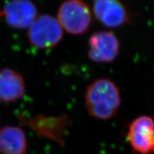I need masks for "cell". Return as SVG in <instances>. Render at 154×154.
Instances as JSON below:
<instances>
[{"instance_id": "cell-2", "label": "cell", "mask_w": 154, "mask_h": 154, "mask_svg": "<svg viewBox=\"0 0 154 154\" xmlns=\"http://www.w3.org/2000/svg\"><path fill=\"white\" fill-rule=\"evenodd\" d=\"M57 19L68 33L81 35L89 29L92 14L90 7L83 0H66L58 9Z\"/></svg>"}, {"instance_id": "cell-10", "label": "cell", "mask_w": 154, "mask_h": 154, "mask_svg": "<svg viewBox=\"0 0 154 154\" xmlns=\"http://www.w3.org/2000/svg\"><path fill=\"white\" fill-rule=\"evenodd\" d=\"M27 140L19 127L7 126L0 129V154H26Z\"/></svg>"}, {"instance_id": "cell-5", "label": "cell", "mask_w": 154, "mask_h": 154, "mask_svg": "<svg viewBox=\"0 0 154 154\" xmlns=\"http://www.w3.org/2000/svg\"><path fill=\"white\" fill-rule=\"evenodd\" d=\"M131 146L139 154H154V120L140 116L132 121L127 134Z\"/></svg>"}, {"instance_id": "cell-6", "label": "cell", "mask_w": 154, "mask_h": 154, "mask_svg": "<svg viewBox=\"0 0 154 154\" xmlns=\"http://www.w3.org/2000/svg\"><path fill=\"white\" fill-rule=\"evenodd\" d=\"M2 15L11 27L29 29L37 17L36 6L30 0H11L4 6Z\"/></svg>"}, {"instance_id": "cell-3", "label": "cell", "mask_w": 154, "mask_h": 154, "mask_svg": "<svg viewBox=\"0 0 154 154\" xmlns=\"http://www.w3.org/2000/svg\"><path fill=\"white\" fill-rule=\"evenodd\" d=\"M63 29L57 19L49 14L37 17L28 31L30 44L41 49H51L63 38Z\"/></svg>"}, {"instance_id": "cell-4", "label": "cell", "mask_w": 154, "mask_h": 154, "mask_svg": "<svg viewBox=\"0 0 154 154\" xmlns=\"http://www.w3.org/2000/svg\"><path fill=\"white\" fill-rule=\"evenodd\" d=\"M120 43L113 32L100 31L88 39V55L92 61L99 63H111L118 57Z\"/></svg>"}, {"instance_id": "cell-9", "label": "cell", "mask_w": 154, "mask_h": 154, "mask_svg": "<svg viewBox=\"0 0 154 154\" xmlns=\"http://www.w3.org/2000/svg\"><path fill=\"white\" fill-rule=\"evenodd\" d=\"M24 93V81L18 72L9 68L0 70V102L14 103Z\"/></svg>"}, {"instance_id": "cell-8", "label": "cell", "mask_w": 154, "mask_h": 154, "mask_svg": "<svg viewBox=\"0 0 154 154\" xmlns=\"http://www.w3.org/2000/svg\"><path fill=\"white\" fill-rule=\"evenodd\" d=\"M69 119L66 115L58 117L37 116L30 120V127L39 135L52 139L57 143H64L63 138L66 132Z\"/></svg>"}, {"instance_id": "cell-1", "label": "cell", "mask_w": 154, "mask_h": 154, "mask_svg": "<svg viewBox=\"0 0 154 154\" xmlns=\"http://www.w3.org/2000/svg\"><path fill=\"white\" fill-rule=\"evenodd\" d=\"M85 103L90 116L99 120H109L118 113L121 104L120 90L108 79H99L86 88Z\"/></svg>"}, {"instance_id": "cell-7", "label": "cell", "mask_w": 154, "mask_h": 154, "mask_svg": "<svg viewBox=\"0 0 154 154\" xmlns=\"http://www.w3.org/2000/svg\"><path fill=\"white\" fill-rule=\"evenodd\" d=\"M94 14L106 26L118 28L129 22L126 7L120 0H94Z\"/></svg>"}]
</instances>
